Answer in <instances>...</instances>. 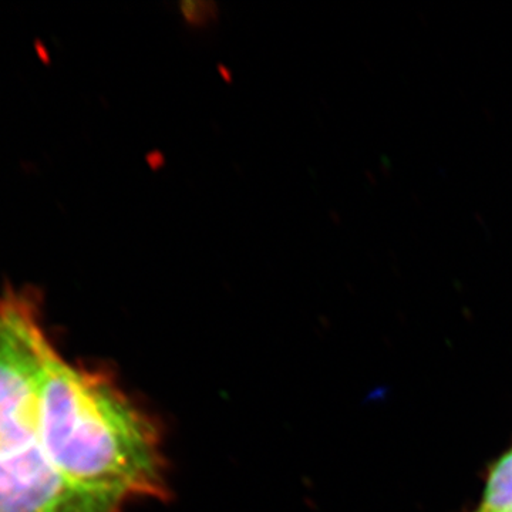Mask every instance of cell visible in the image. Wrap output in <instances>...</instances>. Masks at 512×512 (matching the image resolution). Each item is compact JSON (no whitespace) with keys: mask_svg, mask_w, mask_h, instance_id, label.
<instances>
[{"mask_svg":"<svg viewBox=\"0 0 512 512\" xmlns=\"http://www.w3.org/2000/svg\"><path fill=\"white\" fill-rule=\"evenodd\" d=\"M40 417L50 460L76 490L120 507L167 497L157 424L113 377L67 362L52 340L43 350Z\"/></svg>","mask_w":512,"mask_h":512,"instance_id":"6da1fadb","label":"cell"},{"mask_svg":"<svg viewBox=\"0 0 512 512\" xmlns=\"http://www.w3.org/2000/svg\"><path fill=\"white\" fill-rule=\"evenodd\" d=\"M40 319L35 296L0 298V512H121L67 483L47 453L40 380L50 339Z\"/></svg>","mask_w":512,"mask_h":512,"instance_id":"7a4b0ae2","label":"cell"},{"mask_svg":"<svg viewBox=\"0 0 512 512\" xmlns=\"http://www.w3.org/2000/svg\"><path fill=\"white\" fill-rule=\"evenodd\" d=\"M474 512H512V448L495 463Z\"/></svg>","mask_w":512,"mask_h":512,"instance_id":"3957f363","label":"cell"},{"mask_svg":"<svg viewBox=\"0 0 512 512\" xmlns=\"http://www.w3.org/2000/svg\"><path fill=\"white\" fill-rule=\"evenodd\" d=\"M181 15L185 23L194 28H204L217 16V6L211 2H183L180 5Z\"/></svg>","mask_w":512,"mask_h":512,"instance_id":"277c9868","label":"cell"}]
</instances>
